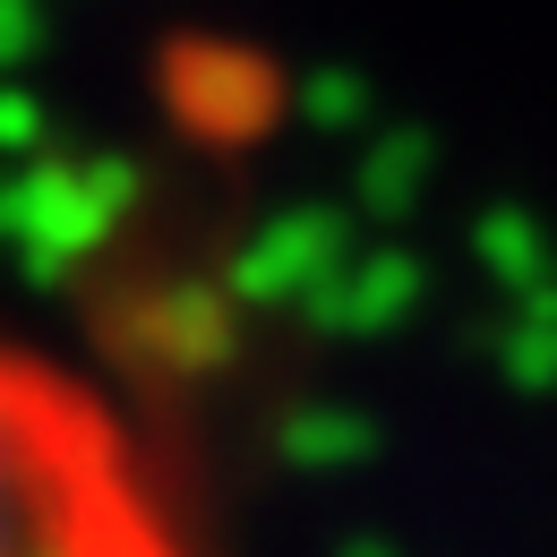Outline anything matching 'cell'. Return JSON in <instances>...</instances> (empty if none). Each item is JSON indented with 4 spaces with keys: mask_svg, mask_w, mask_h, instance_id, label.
I'll list each match as a JSON object with an SVG mask.
<instances>
[{
    "mask_svg": "<svg viewBox=\"0 0 557 557\" xmlns=\"http://www.w3.org/2000/svg\"><path fill=\"white\" fill-rule=\"evenodd\" d=\"M0 557H181L138 437L95 386L0 335Z\"/></svg>",
    "mask_w": 557,
    "mask_h": 557,
    "instance_id": "1",
    "label": "cell"
}]
</instances>
